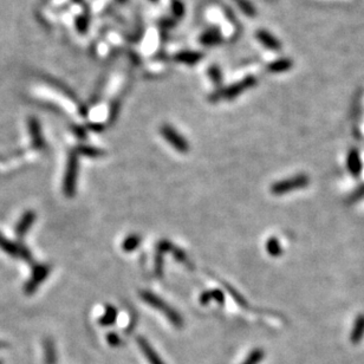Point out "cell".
Wrapping results in <instances>:
<instances>
[{"label":"cell","instance_id":"d4e9b609","mask_svg":"<svg viewBox=\"0 0 364 364\" xmlns=\"http://www.w3.org/2000/svg\"><path fill=\"white\" fill-rule=\"evenodd\" d=\"M171 7L173 16H175L176 18L183 17V14H185V6H183V4L180 2V0H173Z\"/></svg>","mask_w":364,"mask_h":364},{"label":"cell","instance_id":"ac0fdd59","mask_svg":"<svg viewBox=\"0 0 364 364\" xmlns=\"http://www.w3.org/2000/svg\"><path fill=\"white\" fill-rule=\"evenodd\" d=\"M233 2L236 3V5L239 7L245 16L250 18H254L257 16V10L250 0H233Z\"/></svg>","mask_w":364,"mask_h":364},{"label":"cell","instance_id":"2e32d148","mask_svg":"<svg viewBox=\"0 0 364 364\" xmlns=\"http://www.w3.org/2000/svg\"><path fill=\"white\" fill-rule=\"evenodd\" d=\"M364 337V315H359L356 319L354 329L351 331L350 341L354 344H357Z\"/></svg>","mask_w":364,"mask_h":364},{"label":"cell","instance_id":"8fae6325","mask_svg":"<svg viewBox=\"0 0 364 364\" xmlns=\"http://www.w3.org/2000/svg\"><path fill=\"white\" fill-rule=\"evenodd\" d=\"M347 164H348V169L349 172L351 173L354 176H358L361 174L362 169H363V164L361 161V156H359V153L356 149H351L350 153L348 155V160H347Z\"/></svg>","mask_w":364,"mask_h":364},{"label":"cell","instance_id":"7c38bea8","mask_svg":"<svg viewBox=\"0 0 364 364\" xmlns=\"http://www.w3.org/2000/svg\"><path fill=\"white\" fill-rule=\"evenodd\" d=\"M221 39H222L221 34H220V31L218 30V28L212 27V28H208V30L205 31L204 34L200 36L199 41L203 45L214 46V45L220 44Z\"/></svg>","mask_w":364,"mask_h":364},{"label":"cell","instance_id":"52a82bcc","mask_svg":"<svg viewBox=\"0 0 364 364\" xmlns=\"http://www.w3.org/2000/svg\"><path fill=\"white\" fill-rule=\"evenodd\" d=\"M35 221H36L35 211L28 210L25 212L23 217L20 218V220L16 225V230H14L18 239H23V238L26 236V233L28 232V229L31 228V226L34 225Z\"/></svg>","mask_w":364,"mask_h":364},{"label":"cell","instance_id":"4dcf8cb0","mask_svg":"<svg viewBox=\"0 0 364 364\" xmlns=\"http://www.w3.org/2000/svg\"><path fill=\"white\" fill-rule=\"evenodd\" d=\"M118 2H120V3H124V2H127V0H118Z\"/></svg>","mask_w":364,"mask_h":364},{"label":"cell","instance_id":"e0dca14e","mask_svg":"<svg viewBox=\"0 0 364 364\" xmlns=\"http://www.w3.org/2000/svg\"><path fill=\"white\" fill-rule=\"evenodd\" d=\"M44 354H45V364H56L57 355L55 344L51 340H45L44 342Z\"/></svg>","mask_w":364,"mask_h":364},{"label":"cell","instance_id":"9a60e30c","mask_svg":"<svg viewBox=\"0 0 364 364\" xmlns=\"http://www.w3.org/2000/svg\"><path fill=\"white\" fill-rule=\"evenodd\" d=\"M0 248L11 257L19 258V244L13 243L0 233Z\"/></svg>","mask_w":364,"mask_h":364},{"label":"cell","instance_id":"f1b7e54d","mask_svg":"<svg viewBox=\"0 0 364 364\" xmlns=\"http://www.w3.org/2000/svg\"><path fill=\"white\" fill-rule=\"evenodd\" d=\"M108 342H109V343L113 345V347H116V345H120L121 340H120V337L117 336V335L109 334V336H108Z\"/></svg>","mask_w":364,"mask_h":364},{"label":"cell","instance_id":"7402d4cb","mask_svg":"<svg viewBox=\"0 0 364 364\" xmlns=\"http://www.w3.org/2000/svg\"><path fill=\"white\" fill-rule=\"evenodd\" d=\"M78 155H84V156H89V157H100L103 156V151L101 149H97V148L90 147V146H81L78 147L77 149Z\"/></svg>","mask_w":364,"mask_h":364},{"label":"cell","instance_id":"1f68e13d","mask_svg":"<svg viewBox=\"0 0 364 364\" xmlns=\"http://www.w3.org/2000/svg\"><path fill=\"white\" fill-rule=\"evenodd\" d=\"M149 2H153V3H155V2H157V0H149Z\"/></svg>","mask_w":364,"mask_h":364},{"label":"cell","instance_id":"d6986e66","mask_svg":"<svg viewBox=\"0 0 364 364\" xmlns=\"http://www.w3.org/2000/svg\"><path fill=\"white\" fill-rule=\"evenodd\" d=\"M117 318V310L113 308V306L109 305L106 310V312L103 313V316L101 317L100 319V324L102 326H107V325H111V324L115 323V320Z\"/></svg>","mask_w":364,"mask_h":364},{"label":"cell","instance_id":"3957f363","mask_svg":"<svg viewBox=\"0 0 364 364\" xmlns=\"http://www.w3.org/2000/svg\"><path fill=\"white\" fill-rule=\"evenodd\" d=\"M78 153L73 150L68 157V166L64 176L63 190L68 197H73L76 193V182H77L78 174Z\"/></svg>","mask_w":364,"mask_h":364},{"label":"cell","instance_id":"5bb4252c","mask_svg":"<svg viewBox=\"0 0 364 364\" xmlns=\"http://www.w3.org/2000/svg\"><path fill=\"white\" fill-rule=\"evenodd\" d=\"M292 65H293V63H292V60L290 58H280L275 60V62L270 63L268 70L272 74H282L289 71Z\"/></svg>","mask_w":364,"mask_h":364},{"label":"cell","instance_id":"f546056e","mask_svg":"<svg viewBox=\"0 0 364 364\" xmlns=\"http://www.w3.org/2000/svg\"><path fill=\"white\" fill-rule=\"evenodd\" d=\"M4 347H6V344H5V343H3V342H0V349L4 348Z\"/></svg>","mask_w":364,"mask_h":364},{"label":"cell","instance_id":"9c48e42d","mask_svg":"<svg viewBox=\"0 0 364 364\" xmlns=\"http://www.w3.org/2000/svg\"><path fill=\"white\" fill-rule=\"evenodd\" d=\"M255 38L258 39L259 43L272 51H278L282 49V44L272 34H270L266 30H257L255 31Z\"/></svg>","mask_w":364,"mask_h":364},{"label":"cell","instance_id":"484cf974","mask_svg":"<svg viewBox=\"0 0 364 364\" xmlns=\"http://www.w3.org/2000/svg\"><path fill=\"white\" fill-rule=\"evenodd\" d=\"M208 75H210V77H211L212 81H213L214 84L219 85L220 83H221L222 76H221V71H220V69L218 67H215V65L211 67L210 69H208Z\"/></svg>","mask_w":364,"mask_h":364},{"label":"cell","instance_id":"ba28073f","mask_svg":"<svg viewBox=\"0 0 364 364\" xmlns=\"http://www.w3.org/2000/svg\"><path fill=\"white\" fill-rule=\"evenodd\" d=\"M28 131H30L32 147H34L35 149H38V150L44 149L45 141H44V139H43L41 125H39V122L36 120L35 117H32L28 120Z\"/></svg>","mask_w":364,"mask_h":364},{"label":"cell","instance_id":"8992f818","mask_svg":"<svg viewBox=\"0 0 364 364\" xmlns=\"http://www.w3.org/2000/svg\"><path fill=\"white\" fill-rule=\"evenodd\" d=\"M160 133L164 138L166 141L174 148V149L180 151V153H187V151L189 150V145L188 142H187V140L183 138L179 131H176L172 125H162Z\"/></svg>","mask_w":364,"mask_h":364},{"label":"cell","instance_id":"cb8c5ba5","mask_svg":"<svg viewBox=\"0 0 364 364\" xmlns=\"http://www.w3.org/2000/svg\"><path fill=\"white\" fill-rule=\"evenodd\" d=\"M262 358H264V351L260 349H255L248 355V357L245 359L243 364H259Z\"/></svg>","mask_w":364,"mask_h":364},{"label":"cell","instance_id":"277c9868","mask_svg":"<svg viewBox=\"0 0 364 364\" xmlns=\"http://www.w3.org/2000/svg\"><path fill=\"white\" fill-rule=\"evenodd\" d=\"M309 185V178L306 175H297L293 178L282 180V181L276 182L275 185L271 187V192L275 195H283L292 190L304 188Z\"/></svg>","mask_w":364,"mask_h":364},{"label":"cell","instance_id":"44dd1931","mask_svg":"<svg viewBox=\"0 0 364 364\" xmlns=\"http://www.w3.org/2000/svg\"><path fill=\"white\" fill-rule=\"evenodd\" d=\"M140 244H141V238H140L138 234H131V236H129L127 239L123 241L122 248H123L125 252H131L136 250Z\"/></svg>","mask_w":364,"mask_h":364},{"label":"cell","instance_id":"6da1fadb","mask_svg":"<svg viewBox=\"0 0 364 364\" xmlns=\"http://www.w3.org/2000/svg\"><path fill=\"white\" fill-rule=\"evenodd\" d=\"M257 84V78L254 76H247L244 79H241L240 82L234 83V84L227 86V88L222 90H218L217 92L212 96L211 101H220V100H226V101H232L238 97L241 93L246 91V90L251 89L252 86Z\"/></svg>","mask_w":364,"mask_h":364},{"label":"cell","instance_id":"30bf717a","mask_svg":"<svg viewBox=\"0 0 364 364\" xmlns=\"http://www.w3.org/2000/svg\"><path fill=\"white\" fill-rule=\"evenodd\" d=\"M204 55L199 51H190V50H185V51H180L174 56L175 62L186 64V65H194V64L199 63L203 59Z\"/></svg>","mask_w":364,"mask_h":364},{"label":"cell","instance_id":"ffe728a7","mask_svg":"<svg viewBox=\"0 0 364 364\" xmlns=\"http://www.w3.org/2000/svg\"><path fill=\"white\" fill-rule=\"evenodd\" d=\"M211 301H217L218 303H223V293L219 290H212V291H206L205 293L201 294L200 302L203 304H207L208 302Z\"/></svg>","mask_w":364,"mask_h":364},{"label":"cell","instance_id":"83f0119b","mask_svg":"<svg viewBox=\"0 0 364 364\" xmlns=\"http://www.w3.org/2000/svg\"><path fill=\"white\" fill-rule=\"evenodd\" d=\"M76 26H77L78 31H81L82 34H84V32L88 30V26H89L88 19L84 17H78L77 19H76Z\"/></svg>","mask_w":364,"mask_h":364},{"label":"cell","instance_id":"4fadbf2b","mask_svg":"<svg viewBox=\"0 0 364 364\" xmlns=\"http://www.w3.org/2000/svg\"><path fill=\"white\" fill-rule=\"evenodd\" d=\"M140 348L143 351V354L147 357L148 361H149L150 364H164L163 362L161 361L160 356L156 354V351L151 348V345L148 343V342L145 340V338H139L138 340Z\"/></svg>","mask_w":364,"mask_h":364},{"label":"cell","instance_id":"7a4b0ae2","mask_svg":"<svg viewBox=\"0 0 364 364\" xmlns=\"http://www.w3.org/2000/svg\"><path fill=\"white\" fill-rule=\"evenodd\" d=\"M141 294H142L143 301H145L146 303H148V304H149L150 306H153V308L158 310L160 312L164 313V316L167 317V318L171 320V322L174 324L176 327H181L182 326L183 320L181 318V316H180L174 309H172L171 306L167 304V303L162 301L161 298H158L156 294L151 293V292L146 291V292H142Z\"/></svg>","mask_w":364,"mask_h":364},{"label":"cell","instance_id":"5b68a950","mask_svg":"<svg viewBox=\"0 0 364 364\" xmlns=\"http://www.w3.org/2000/svg\"><path fill=\"white\" fill-rule=\"evenodd\" d=\"M51 272V268L46 264H34L32 266L31 278L25 283L24 292L26 294H32L37 291L38 286L48 278Z\"/></svg>","mask_w":364,"mask_h":364},{"label":"cell","instance_id":"4316f807","mask_svg":"<svg viewBox=\"0 0 364 364\" xmlns=\"http://www.w3.org/2000/svg\"><path fill=\"white\" fill-rule=\"evenodd\" d=\"M19 258L27 262H32V253L24 244H19Z\"/></svg>","mask_w":364,"mask_h":364},{"label":"cell","instance_id":"603a6c76","mask_svg":"<svg viewBox=\"0 0 364 364\" xmlns=\"http://www.w3.org/2000/svg\"><path fill=\"white\" fill-rule=\"evenodd\" d=\"M266 250H268V252L272 257H278L283 252L282 246H280L278 239H276V238H271V239L266 243Z\"/></svg>","mask_w":364,"mask_h":364}]
</instances>
